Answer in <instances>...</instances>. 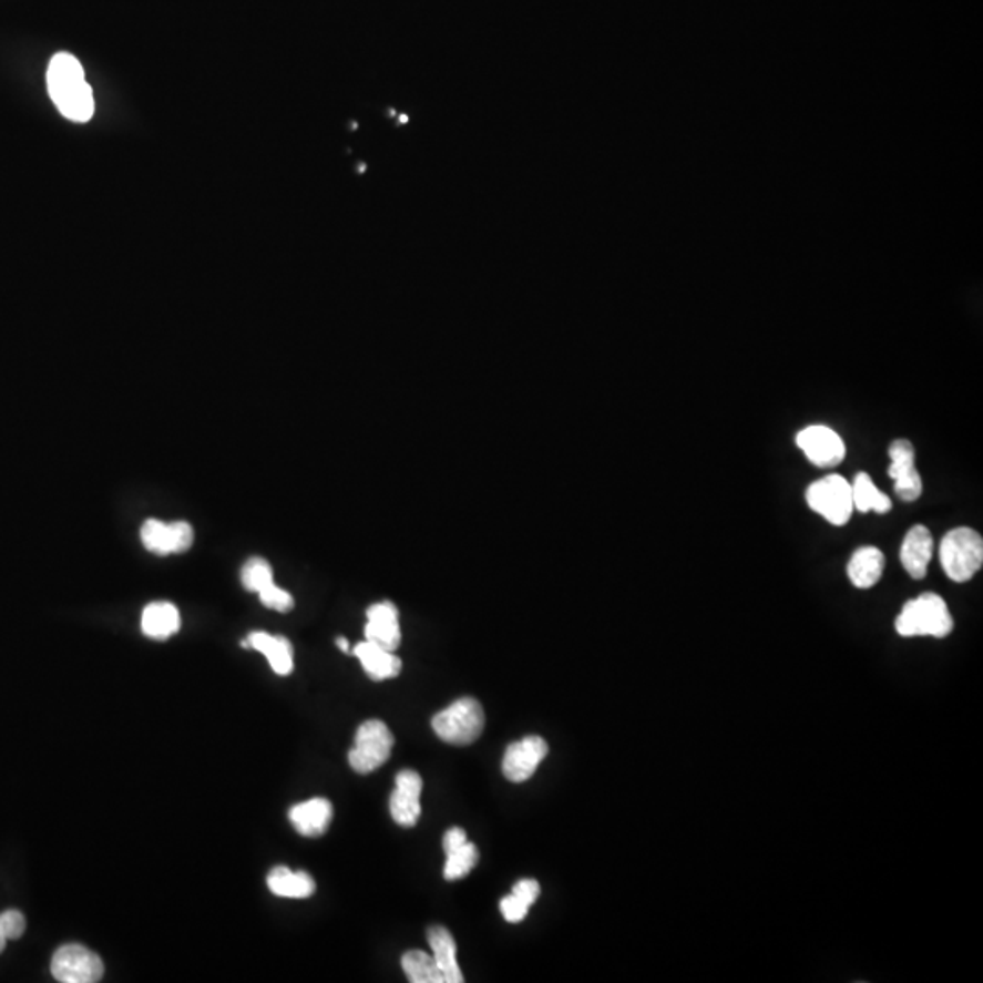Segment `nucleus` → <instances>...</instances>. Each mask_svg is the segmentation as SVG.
Listing matches in <instances>:
<instances>
[{"label": "nucleus", "instance_id": "aec40b11", "mask_svg": "<svg viewBox=\"0 0 983 983\" xmlns=\"http://www.w3.org/2000/svg\"><path fill=\"white\" fill-rule=\"evenodd\" d=\"M141 628L144 636L152 639H168L181 628V614L177 606L168 602L150 603L143 611Z\"/></svg>", "mask_w": 983, "mask_h": 983}, {"label": "nucleus", "instance_id": "2f4dec72", "mask_svg": "<svg viewBox=\"0 0 983 983\" xmlns=\"http://www.w3.org/2000/svg\"><path fill=\"white\" fill-rule=\"evenodd\" d=\"M4 945H6L4 934L0 933V953H2V951H4Z\"/></svg>", "mask_w": 983, "mask_h": 983}, {"label": "nucleus", "instance_id": "bb28decb", "mask_svg": "<svg viewBox=\"0 0 983 983\" xmlns=\"http://www.w3.org/2000/svg\"><path fill=\"white\" fill-rule=\"evenodd\" d=\"M25 931V918L22 912L10 909L0 914V933L4 934L6 940H17L21 938Z\"/></svg>", "mask_w": 983, "mask_h": 983}, {"label": "nucleus", "instance_id": "f03ea898", "mask_svg": "<svg viewBox=\"0 0 983 983\" xmlns=\"http://www.w3.org/2000/svg\"><path fill=\"white\" fill-rule=\"evenodd\" d=\"M894 627L903 637L931 636L942 639L953 632L954 622L943 597L925 592L903 605Z\"/></svg>", "mask_w": 983, "mask_h": 983}, {"label": "nucleus", "instance_id": "2eb2a0df", "mask_svg": "<svg viewBox=\"0 0 983 983\" xmlns=\"http://www.w3.org/2000/svg\"><path fill=\"white\" fill-rule=\"evenodd\" d=\"M331 815H334V809H331L330 801L325 798H314V800L291 807L288 816H290L291 826L296 827L299 834L306 836V838H317L327 831Z\"/></svg>", "mask_w": 983, "mask_h": 983}, {"label": "nucleus", "instance_id": "b1692460", "mask_svg": "<svg viewBox=\"0 0 983 983\" xmlns=\"http://www.w3.org/2000/svg\"><path fill=\"white\" fill-rule=\"evenodd\" d=\"M478 860H480V852L475 849L474 843H470L469 840L464 841V843L455 847V849L447 851L444 878H447L449 882L461 880V878L467 877V874L478 866Z\"/></svg>", "mask_w": 983, "mask_h": 983}, {"label": "nucleus", "instance_id": "412c9836", "mask_svg": "<svg viewBox=\"0 0 983 983\" xmlns=\"http://www.w3.org/2000/svg\"><path fill=\"white\" fill-rule=\"evenodd\" d=\"M268 887L276 897L294 900H305L316 892V882L308 872H294L288 867H276L268 874Z\"/></svg>", "mask_w": 983, "mask_h": 983}, {"label": "nucleus", "instance_id": "1a4fd4ad", "mask_svg": "<svg viewBox=\"0 0 983 983\" xmlns=\"http://www.w3.org/2000/svg\"><path fill=\"white\" fill-rule=\"evenodd\" d=\"M796 443L803 450V454L807 455L810 463L820 467V469L836 467L846 459L847 450L843 439L829 427L816 424V427L801 430L796 438Z\"/></svg>", "mask_w": 983, "mask_h": 983}, {"label": "nucleus", "instance_id": "f3484780", "mask_svg": "<svg viewBox=\"0 0 983 983\" xmlns=\"http://www.w3.org/2000/svg\"><path fill=\"white\" fill-rule=\"evenodd\" d=\"M885 555L877 546H861L852 554L847 574L857 588H871L882 580Z\"/></svg>", "mask_w": 983, "mask_h": 983}, {"label": "nucleus", "instance_id": "6e6552de", "mask_svg": "<svg viewBox=\"0 0 983 983\" xmlns=\"http://www.w3.org/2000/svg\"><path fill=\"white\" fill-rule=\"evenodd\" d=\"M194 529L186 521L149 520L141 529L144 549L157 555L181 554L194 545Z\"/></svg>", "mask_w": 983, "mask_h": 983}, {"label": "nucleus", "instance_id": "f8f14e48", "mask_svg": "<svg viewBox=\"0 0 983 983\" xmlns=\"http://www.w3.org/2000/svg\"><path fill=\"white\" fill-rule=\"evenodd\" d=\"M423 780L416 770H401L396 778V790L390 798V815L401 827H413L421 816Z\"/></svg>", "mask_w": 983, "mask_h": 983}, {"label": "nucleus", "instance_id": "393cba45", "mask_svg": "<svg viewBox=\"0 0 983 983\" xmlns=\"http://www.w3.org/2000/svg\"><path fill=\"white\" fill-rule=\"evenodd\" d=\"M240 583L246 591L259 594L265 586L274 583V571H272L270 563L263 557H252L246 561L243 571H240Z\"/></svg>", "mask_w": 983, "mask_h": 983}, {"label": "nucleus", "instance_id": "9b49d317", "mask_svg": "<svg viewBox=\"0 0 983 983\" xmlns=\"http://www.w3.org/2000/svg\"><path fill=\"white\" fill-rule=\"evenodd\" d=\"M549 755V745L540 736H529L510 745L503 758V775L512 784H523Z\"/></svg>", "mask_w": 983, "mask_h": 983}, {"label": "nucleus", "instance_id": "c756f323", "mask_svg": "<svg viewBox=\"0 0 983 983\" xmlns=\"http://www.w3.org/2000/svg\"><path fill=\"white\" fill-rule=\"evenodd\" d=\"M464 841H467V832H464L463 829H459V827L450 829L443 838L444 852L450 851V849H455V847L461 846Z\"/></svg>", "mask_w": 983, "mask_h": 983}, {"label": "nucleus", "instance_id": "9d476101", "mask_svg": "<svg viewBox=\"0 0 983 983\" xmlns=\"http://www.w3.org/2000/svg\"><path fill=\"white\" fill-rule=\"evenodd\" d=\"M892 464L889 467V475L894 481V492L902 501L920 500L923 484L920 472L914 467V447L908 439H897L889 447Z\"/></svg>", "mask_w": 983, "mask_h": 983}, {"label": "nucleus", "instance_id": "c85d7f7f", "mask_svg": "<svg viewBox=\"0 0 983 983\" xmlns=\"http://www.w3.org/2000/svg\"><path fill=\"white\" fill-rule=\"evenodd\" d=\"M540 883L535 882V880H521L512 889V894L520 898L521 902L526 903L529 908L540 898Z\"/></svg>", "mask_w": 983, "mask_h": 983}, {"label": "nucleus", "instance_id": "5701e85b", "mask_svg": "<svg viewBox=\"0 0 983 983\" xmlns=\"http://www.w3.org/2000/svg\"><path fill=\"white\" fill-rule=\"evenodd\" d=\"M401 965L412 983H444L438 963L424 951H408L401 960Z\"/></svg>", "mask_w": 983, "mask_h": 983}, {"label": "nucleus", "instance_id": "423d86ee", "mask_svg": "<svg viewBox=\"0 0 983 983\" xmlns=\"http://www.w3.org/2000/svg\"><path fill=\"white\" fill-rule=\"evenodd\" d=\"M393 736L379 719H368L357 729L348 761L359 775H368L387 764L392 755Z\"/></svg>", "mask_w": 983, "mask_h": 983}, {"label": "nucleus", "instance_id": "4468645a", "mask_svg": "<svg viewBox=\"0 0 983 983\" xmlns=\"http://www.w3.org/2000/svg\"><path fill=\"white\" fill-rule=\"evenodd\" d=\"M934 540L928 526L917 525L909 530L900 551V561L912 580L928 576L929 563L933 560Z\"/></svg>", "mask_w": 983, "mask_h": 983}, {"label": "nucleus", "instance_id": "6ab92c4d", "mask_svg": "<svg viewBox=\"0 0 983 983\" xmlns=\"http://www.w3.org/2000/svg\"><path fill=\"white\" fill-rule=\"evenodd\" d=\"M427 936H429L430 948L433 951V960L443 974L444 983L464 982L458 963V948H455L454 938L450 934L449 929L436 925V928L429 929Z\"/></svg>", "mask_w": 983, "mask_h": 983}, {"label": "nucleus", "instance_id": "7ed1b4c3", "mask_svg": "<svg viewBox=\"0 0 983 983\" xmlns=\"http://www.w3.org/2000/svg\"><path fill=\"white\" fill-rule=\"evenodd\" d=\"M940 561L949 580L965 583L979 574L983 565V540L976 530L960 526L943 535Z\"/></svg>", "mask_w": 983, "mask_h": 983}, {"label": "nucleus", "instance_id": "39448f33", "mask_svg": "<svg viewBox=\"0 0 983 983\" xmlns=\"http://www.w3.org/2000/svg\"><path fill=\"white\" fill-rule=\"evenodd\" d=\"M806 500L810 510L823 515L831 525L836 526L847 525L854 510L851 483L838 474L827 475L810 484Z\"/></svg>", "mask_w": 983, "mask_h": 983}, {"label": "nucleus", "instance_id": "7c9ffc66", "mask_svg": "<svg viewBox=\"0 0 983 983\" xmlns=\"http://www.w3.org/2000/svg\"><path fill=\"white\" fill-rule=\"evenodd\" d=\"M337 647L341 648L342 653H348V642L345 637H339L337 639Z\"/></svg>", "mask_w": 983, "mask_h": 983}, {"label": "nucleus", "instance_id": "20e7f679", "mask_svg": "<svg viewBox=\"0 0 983 983\" xmlns=\"http://www.w3.org/2000/svg\"><path fill=\"white\" fill-rule=\"evenodd\" d=\"M432 729L444 744H474L484 729L483 707L474 698L458 699L433 716Z\"/></svg>", "mask_w": 983, "mask_h": 983}, {"label": "nucleus", "instance_id": "cd10ccee", "mask_svg": "<svg viewBox=\"0 0 983 983\" xmlns=\"http://www.w3.org/2000/svg\"><path fill=\"white\" fill-rule=\"evenodd\" d=\"M501 914H503L504 920L510 923H520L525 920L526 914H529V905L526 903L521 902L520 898L514 897V894H510V897L503 898L500 903Z\"/></svg>", "mask_w": 983, "mask_h": 983}, {"label": "nucleus", "instance_id": "f257e3e1", "mask_svg": "<svg viewBox=\"0 0 983 983\" xmlns=\"http://www.w3.org/2000/svg\"><path fill=\"white\" fill-rule=\"evenodd\" d=\"M48 92L57 110L73 123H88L95 112L93 92L81 62L66 51L57 53L48 66Z\"/></svg>", "mask_w": 983, "mask_h": 983}, {"label": "nucleus", "instance_id": "0eeeda50", "mask_svg": "<svg viewBox=\"0 0 983 983\" xmlns=\"http://www.w3.org/2000/svg\"><path fill=\"white\" fill-rule=\"evenodd\" d=\"M51 974L62 983H95L104 974V963L84 945L68 943L53 954Z\"/></svg>", "mask_w": 983, "mask_h": 983}, {"label": "nucleus", "instance_id": "dca6fc26", "mask_svg": "<svg viewBox=\"0 0 983 983\" xmlns=\"http://www.w3.org/2000/svg\"><path fill=\"white\" fill-rule=\"evenodd\" d=\"M243 645L265 654L274 673L279 676H288L294 670V648L286 637L272 636L266 632H252Z\"/></svg>", "mask_w": 983, "mask_h": 983}, {"label": "nucleus", "instance_id": "a211bd4d", "mask_svg": "<svg viewBox=\"0 0 983 983\" xmlns=\"http://www.w3.org/2000/svg\"><path fill=\"white\" fill-rule=\"evenodd\" d=\"M354 654L359 657V662L373 682L396 678L403 667V663L396 654L372 642L359 643L354 648Z\"/></svg>", "mask_w": 983, "mask_h": 983}, {"label": "nucleus", "instance_id": "a878e982", "mask_svg": "<svg viewBox=\"0 0 983 983\" xmlns=\"http://www.w3.org/2000/svg\"><path fill=\"white\" fill-rule=\"evenodd\" d=\"M260 603L266 606V608H272V611L277 612H290L294 608V597H291L290 592L283 591L276 583H270V585L265 586L263 591L259 592Z\"/></svg>", "mask_w": 983, "mask_h": 983}, {"label": "nucleus", "instance_id": "ddd939ff", "mask_svg": "<svg viewBox=\"0 0 983 983\" xmlns=\"http://www.w3.org/2000/svg\"><path fill=\"white\" fill-rule=\"evenodd\" d=\"M367 642L396 653L401 645V627H399L398 606L390 602L376 603L367 611Z\"/></svg>", "mask_w": 983, "mask_h": 983}, {"label": "nucleus", "instance_id": "4be33fe9", "mask_svg": "<svg viewBox=\"0 0 983 983\" xmlns=\"http://www.w3.org/2000/svg\"><path fill=\"white\" fill-rule=\"evenodd\" d=\"M852 487V504L854 509L860 510L861 514L867 512H877V514H887L891 512L892 501L889 495L883 494L877 484L872 483L871 478L866 472H860L854 478Z\"/></svg>", "mask_w": 983, "mask_h": 983}]
</instances>
